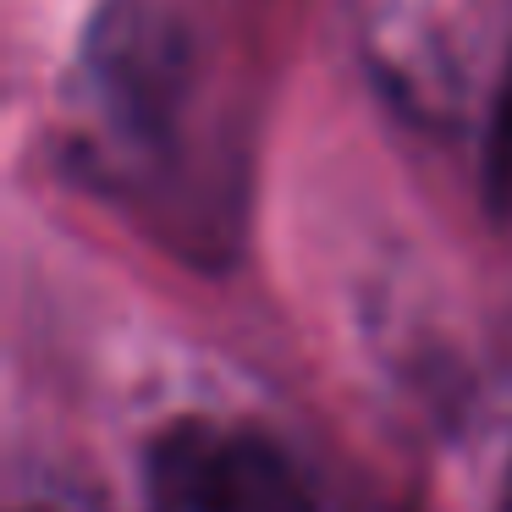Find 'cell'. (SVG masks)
<instances>
[{
    "mask_svg": "<svg viewBox=\"0 0 512 512\" xmlns=\"http://www.w3.org/2000/svg\"><path fill=\"white\" fill-rule=\"evenodd\" d=\"M94 122L122 155H171L204 89V45L182 0H94L78 45Z\"/></svg>",
    "mask_w": 512,
    "mask_h": 512,
    "instance_id": "6da1fadb",
    "label": "cell"
},
{
    "mask_svg": "<svg viewBox=\"0 0 512 512\" xmlns=\"http://www.w3.org/2000/svg\"><path fill=\"white\" fill-rule=\"evenodd\" d=\"M144 512H314V490L270 435L182 419L144 457Z\"/></svg>",
    "mask_w": 512,
    "mask_h": 512,
    "instance_id": "7a4b0ae2",
    "label": "cell"
},
{
    "mask_svg": "<svg viewBox=\"0 0 512 512\" xmlns=\"http://www.w3.org/2000/svg\"><path fill=\"white\" fill-rule=\"evenodd\" d=\"M501 512H512V474H507V490H501Z\"/></svg>",
    "mask_w": 512,
    "mask_h": 512,
    "instance_id": "277c9868",
    "label": "cell"
},
{
    "mask_svg": "<svg viewBox=\"0 0 512 512\" xmlns=\"http://www.w3.org/2000/svg\"><path fill=\"white\" fill-rule=\"evenodd\" d=\"M485 193L490 210L512 221V61L496 83V105H490V133H485Z\"/></svg>",
    "mask_w": 512,
    "mask_h": 512,
    "instance_id": "3957f363",
    "label": "cell"
}]
</instances>
